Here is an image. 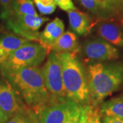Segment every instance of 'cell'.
Instances as JSON below:
<instances>
[{
    "label": "cell",
    "mask_w": 123,
    "mask_h": 123,
    "mask_svg": "<svg viewBox=\"0 0 123 123\" xmlns=\"http://www.w3.org/2000/svg\"><path fill=\"white\" fill-rule=\"evenodd\" d=\"M99 110L101 116H112L123 119V94L101 103Z\"/></svg>",
    "instance_id": "16"
},
{
    "label": "cell",
    "mask_w": 123,
    "mask_h": 123,
    "mask_svg": "<svg viewBox=\"0 0 123 123\" xmlns=\"http://www.w3.org/2000/svg\"><path fill=\"white\" fill-rule=\"evenodd\" d=\"M66 97L81 106L90 105L86 71L74 53H58Z\"/></svg>",
    "instance_id": "3"
},
{
    "label": "cell",
    "mask_w": 123,
    "mask_h": 123,
    "mask_svg": "<svg viewBox=\"0 0 123 123\" xmlns=\"http://www.w3.org/2000/svg\"><path fill=\"white\" fill-rule=\"evenodd\" d=\"M81 6L97 17L101 18L114 17L123 12L121 0H79Z\"/></svg>",
    "instance_id": "10"
},
{
    "label": "cell",
    "mask_w": 123,
    "mask_h": 123,
    "mask_svg": "<svg viewBox=\"0 0 123 123\" xmlns=\"http://www.w3.org/2000/svg\"><path fill=\"white\" fill-rule=\"evenodd\" d=\"M16 0H0V18L6 21L14 12Z\"/></svg>",
    "instance_id": "19"
},
{
    "label": "cell",
    "mask_w": 123,
    "mask_h": 123,
    "mask_svg": "<svg viewBox=\"0 0 123 123\" xmlns=\"http://www.w3.org/2000/svg\"><path fill=\"white\" fill-rule=\"evenodd\" d=\"M79 105L69 98L55 100L43 108L38 114V123H64Z\"/></svg>",
    "instance_id": "8"
},
{
    "label": "cell",
    "mask_w": 123,
    "mask_h": 123,
    "mask_svg": "<svg viewBox=\"0 0 123 123\" xmlns=\"http://www.w3.org/2000/svg\"><path fill=\"white\" fill-rule=\"evenodd\" d=\"M79 51L77 37L73 32L67 31L50 46L48 53L54 51L58 53H74Z\"/></svg>",
    "instance_id": "12"
},
{
    "label": "cell",
    "mask_w": 123,
    "mask_h": 123,
    "mask_svg": "<svg viewBox=\"0 0 123 123\" xmlns=\"http://www.w3.org/2000/svg\"><path fill=\"white\" fill-rule=\"evenodd\" d=\"M78 123H88V116L87 111L85 106H81V113Z\"/></svg>",
    "instance_id": "25"
},
{
    "label": "cell",
    "mask_w": 123,
    "mask_h": 123,
    "mask_svg": "<svg viewBox=\"0 0 123 123\" xmlns=\"http://www.w3.org/2000/svg\"><path fill=\"white\" fill-rule=\"evenodd\" d=\"M81 49L87 59L94 62L114 61L117 60L120 57L118 50L114 45L101 38L86 41Z\"/></svg>",
    "instance_id": "7"
},
{
    "label": "cell",
    "mask_w": 123,
    "mask_h": 123,
    "mask_svg": "<svg viewBox=\"0 0 123 123\" xmlns=\"http://www.w3.org/2000/svg\"><path fill=\"white\" fill-rule=\"evenodd\" d=\"M27 106L7 79L0 77V110L9 118Z\"/></svg>",
    "instance_id": "9"
},
{
    "label": "cell",
    "mask_w": 123,
    "mask_h": 123,
    "mask_svg": "<svg viewBox=\"0 0 123 123\" xmlns=\"http://www.w3.org/2000/svg\"><path fill=\"white\" fill-rule=\"evenodd\" d=\"M38 10L42 14H50L55 10L54 0H34Z\"/></svg>",
    "instance_id": "20"
},
{
    "label": "cell",
    "mask_w": 123,
    "mask_h": 123,
    "mask_svg": "<svg viewBox=\"0 0 123 123\" xmlns=\"http://www.w3.org/2000/svg\"><path fill=\"white\" fill-rule=\"evenodd\" d=\"M6 123H38V121L35 113L26 107L13 115Z\"/></svg>",
    "instance_id": "17"
},
{
    "label": "cell",
    "mask_w": 123,
    "mask_h": 123,
    "mask_svg": "<svg viewBox=\"0 0 123 123\" xmlns=\"http://www.w3.org/2000/svg\"><path fill=\"white\" fill-rule=\"evenodd\" d=\"M121 23H122V25H123V18L121 19Z\"/></svg>",
    "instance_id": "27"
},
{
    "label": "cell",
    "mask_w": 123,
    "mask_h": 123,
    "mask_svg": "<svg viewBox=\"0 0 123 123\" xmlns=\"http://www.w3.org/2000/svg\"><path fill=\"white\" fill-rule=\"evenodd\" d=\"M30 40L17 34H4L0 36V64L8 57L20 48L22 45Z\"/></svg>",
    "instance_id": "13"
},
{
    "label": "cell",
    "mask_w": 123,
    "mask_h": 123,
    "mask_svg": "<svg viewBox=\"0 0 123 123\" xmlns=\"http://www.w3.org/2000/svg\"><path fill=\"white\" fill-rule=\"evenodd\" d=\"M98 35L111 44L123 47V32L120 27L112 22H102L97 27Z\"/></svg>",
    "instance_id": "14"
},
{
    "label": "cell",
    "mask_w": 123,
    "mask_h": 123,
    "mask_svg": "<svg viewBox=\"0 0 123 123\" xmlns=\"http://www.w3.org/2000/svg\"><path fill=\"white\" fill-rule=\"evenodd\" d=\"M103 123H123V119L112 117V116H103Z\"/></svg>",
    "instance_id": "24"
},
{
    "label": "cell",
    "mask_w": 123,
    "mask_h": 123,
    "mask_svg": "<svg viewBox=\"0 0 123 123\" xmlns=\"http://www.w3.org/2000/svg\"><path fill=\"white\" fill-rule=\"evenodd\" d=\"M48 55L47 50L40 43H29L22 45L0 64L1 76L28 67L39 66Z\"/></svg>",
    "instance_id": "4"
},
{
    "label": "cell",
    "mask_w": 123,
    "mask_h": 123,
    "mask_svg": "<svg viewBox=\"0 0 123 123\" xmlns=\"http://www.w3.org/2000/svg\"><path fill=\"white\" fill-rule=\"evenodd\" d=\"M68 16L70 28L78 35H86L91 30L93 24L87 14L75 9L68 11Z\"/></svg>",
    "instance_id": "15"
},
{
    "label": "cell",
    "mask_w": 123,
    "mask_h": 123,
    "mask_svg": "<svg viewBox=\"0 0 123 123\" xmlns=\"http://www.w3.org/2000/svg\"><path fill=\"white\" fill-rule=\"evenodd\" d=\"M45 86L48 92L56 100L68 98L64 86L60 61L57 53L51 51L47 60L41 68Z\"/></svg>",
    "instance_id": "5"
},
{
    "label": "cell",
    "mask_w": 123,
    "mask_h": 123,
    "mask_svg": "<svg viewBox=\"0 0 123 123\" xmlns=\"http://www.w3.org/2000/svg\"><path fill=\"white\" fill-rule=\"evenodd\" d=\"M13 14H30L36 15L33 1L31 0H16Z\"/></svg>",
    "instance_id": "18"
},
{
    "label": "cell",
    "mask_w": 123,
    "mask_h": 123,
    "mask_svg": "<svg viewBox=\"0 0 123 123\" xmlns=\"http://www.w3.org/2000/svg\"><path fill=\"white\" fill-rule=\"evenodd\" d=\"M81 113V106L79 105L66 118L64 123H78Z\"/></svg>",
    "instance_id": "23"
},
{
    "label": "cell",
    "mask_w": 123,
    "mask_h": 123,
    "mask_svg": "<svg viewBox=\"0 0 123 123\" xmlns=\"http://www.w3.org/2000/svg\"><path fill=\"white\" fill-rule=\"evenodd\" d=\"M48 20V18L42 17L38 14H12L6 20V22L7 27L15 34L30 41H38L40 28Z\"/></svg>",
    "instance_id": "6"
},
{
    "label": "cell",
    "mask_w": 123,
    "mask_h": 123,
    "mask_svg": "<svg viewBox=\"0 0 123 123\" xmlns=\"http://www.w3.org/2000/svg\"><path fill=\"white\" fill-rule=\"evenodd\" d=\"M64 31V24L59 18H55L51 22L48 23L44 30L40 32L38 42L43 47L47 50ZM49 54V53H48Z\"/></svg>",
    "instance_id": "11"
},
{
    "label": "cell",
    "mask_w": 123,
    "mask_h": 123,
    "mask_svg": "<svg viewBox=\"0 0 123 123\" xmlns=\"http://www.w3.org/2000/svg\"><path fill=\"white\" fill-rule=\"evenodd\" d=\"M87 111L88 123H101V115L98 106L85 105Z\"/></svg>",
    "instance_id": "21"
},
{
    "label": "cell",
    "mask_w": 123,
    "mask_h": 123,
    "mask_svg": "<svg viewBox=\"0 0 123 123\" xmlns=\"http://www.w3.org/2000/svg\"><path fill=\"white\" fill-rule=\"evenodd\" d=\"M55 4L57 5L62 10L64 11H70L75 10L77 8L73 4L72 0H54Z\"/></svg>",
    "instance_id": "22"
},
{
    "label": "cell",
    "mask_w": 123,
    "mask_h": 123,
    "mask_svg": "<svg viewBox=\"0 0 123 123\" xmlns=\"http://www.w3.org/2000/svg\"><path fill=\"white\" fill-rule=\"evenodd\" d=\"M9 118L0 110V123H6Z\"/></svg>",
    "instance_id": "26"
},
{
    "label": "cell",
    "mask_w": 123,
    "mask_h": 123,
    "mask_svg": "<svg viewBox=\"0 0 123 123\" xmlns=\"http://www.w3.org/2000/svg\"><path fill=\"white\" fill-rule=\"evenodd\" d=\"M2 77L10 82L27 107L36 116L46 106L56 100L46 88L42 70L38 66L21 68Z\"/></svg>",
    "instance_id": "1"
},
{
    "label": "cell",
    "mask_w": 123,
    "mask_h": 123,
    "mask_svg": "<svg viewBox=\"0 0 123 123\" xmlns=\"http://www.w3.org/2000/svg\"><path fill=\"white\" fill-rule=\"evenodd\" d=\"M86 75L90 104L98 106L123 85V60L90 63Z\"/></svg>",
    "instance_id": "2"
}]
</instances>
